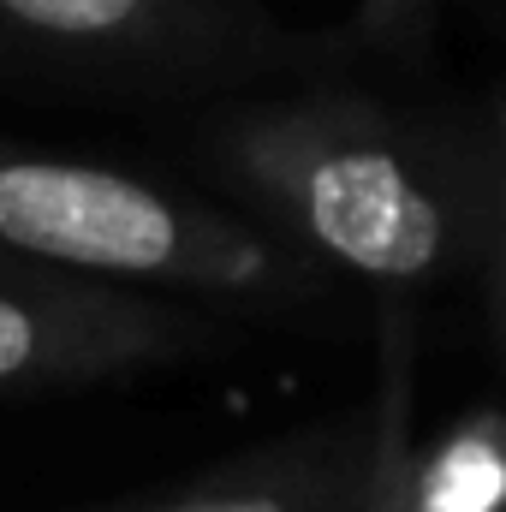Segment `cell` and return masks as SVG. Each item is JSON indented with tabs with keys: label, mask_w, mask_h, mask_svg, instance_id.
Here are the masks:
<instances>
[{
	"label": "cell",
	"mask_w": 506,
	"mask_h": 512,
	"mask_svg": "<svg viewBox=\"0 0 506 512\" xmlns=\"http://www.w3.org/2000/svg\"><path fill=\"white\" fill-rule=\"evenodd\" d=\"M358 6H364V24L381 36H411L429 12V0H358Z\"/></svg>",
	"instance_id": "9"
},
{
	"label": "cell",
	"mask_w": 506,
	"mask_h": 512,
	"mask_svg": "<svg viewBox=\"0 0 506 512\" xmlns=\"http://www.w3.org/2000/svg\"><path fill=\"white\" fill-rule=\"evenodd\" d=\"M411 399H417V316H411V292H381L376 382H370V459H364L358 512H423Z\"/></svg>",
	"instance_id": "5"
},
{
	"label": "cell",
	"mask_w": 506,
	"mask_h": 512,
	"mask_svg": "<svg viewBox=\"0 0 506 512\" xmlns=\"http://www.w3.org/2000/svg\"><path fill=\"white\" fill-rule=\"evenodd\" d=\"M423 512H506V417H465L435 453H417Z\"/></svg>",
	"instance_id": "7"
},
{
	"label": "cell",
	"mask_w": 506,
	"mask_h": 512,
	"mask_svg": "<svg viewBox=\"0 0 506 512\" xmlns=\"http://www.w3.org/2000/svg\"><path fill=\"white\" fill-rule=\"evenodd\" d=\"M215 346V322L155 286L78 274L24 256L0 268V387L114 382L185 364Z\"/></svg>",
	"instance_id": "3"
},
{
	"label": "cell",
	"mask_w": 506,
	"mask_h": 512,
	"mask_svg": "<svg viewBox=\"0 0 506 512\" xmlns=\"http://www.w3.org/2000/svg\"><path fill=\"white\" fill-rule=\"evenodd\" d=\"M215 155L310 262L381 292H417L477 262L483 143L453 149L364 96H292L227 114Z\"/></svg>",
	"instance_id": "1"
},
{
	"label": "cell",
	"mask_w": 506,
	"mask_h": 512,
	"mask_svg": "<svg viewBox=\"0 0 506 512\" xmlns=\"http://www.w3.org/2000/svg\"><path fill=\"white\" fill-rule=\"evenodd\" d=\"M0 30L66 54L149 60L179 54L197 36V18L185 0H0Z\"/></svg>",
	"instance_id": "6"
},
{
	"label": "cell",
	"mask_w": 506,
	"mask_h": 512,
	"mask_svg": "<svg viewBox=\"0 0 506 512\" xmlns=\"http://www.w3.org/2000/svg\"><path fill=\"white\" fill-rule=\"evenodd\" d=\"M370 459V399L328 423L274 435L131 512H358Z\"/></svg>",
	"instance_id": "4"
},
{
	"label": "cell",
	"mask_w": 506,
	"mask_h": 512,
	"mask_svg": "<svg viewBox=\"0 0 506 512\" xmlns=\"http://www.w3.org/2000/svg\"><path fill=\"white\" fill-rule=\"evenodd\" d=\"M0 251L203 304H286L310 268L251 221L126 167L0 143Z\"/></svg>",
	"instance_id": "2"
},
{
	"label": "cell",
	"mask_w": 506,
	"mask_h": 512,
	"mask_svg": "<svg viewBox=\"0 0 506 512\" xmlns=\"http://www.w3.org/2000/svg\"><path fill=\"white\" fill-rule=\"evenodd\" d=\"M477 268L489 292V322L506 352V90L489 108L483 131V227H477Z\"/></svg>",
	"instance_id": "8"
}]
</instances>
